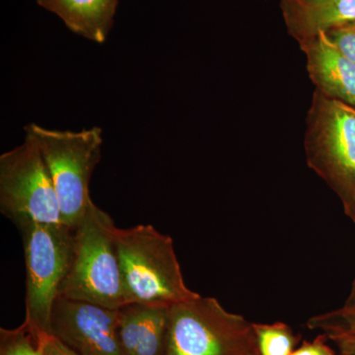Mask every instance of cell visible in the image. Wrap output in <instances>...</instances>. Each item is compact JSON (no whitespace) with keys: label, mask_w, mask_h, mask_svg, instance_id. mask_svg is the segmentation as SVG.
Instances as JSON below:
<instances>
[{"label":"cell","mask_w":355,"mask_h":355,"mask_svg":"<svg viewBox=\"0 0 355 355\" xmlns=\"http://www.w3.org/2000/svg\"><path fill=\"white\" fill-rule=\"evenodd\" d=\"M328 338L321 334L312 342H303L297 349H294L291 355H336L335 350L327 345Z\"/></svg>","instance_id":"cell-17"},{"label":"cell","mask_w":355,"mask_h":355,"mask_svg":"<svg viewBox=\"0 0 355 355\" xmlns=\"http://www.w3.org/2000/svg\"><path fill=\"white\" fill-rule=\"evenodd\" d=\"M280 7L299 44L355 22V0H280Z\"/></svg>","instance_id":"cell-11"},{"label":"cell","mask_w":355,"mask_h":355,"mask_svg":"<svg viewBox=\"0 0 355 355\" xmlns=\"http://www.w3.org/2000/svg\"><path fill=\"white\" fill-rule=\"evenodd\" d=\"M307 58L308 73L321 94L355 108V64L321 33L300 44Z\"/></svg>","instance_id":"cell-9"},{"label":"cell","mask_w":355,"mask_h":355,"mask_svg":"<svg viewBox=\"0 0 355 355\" xmlns=\"http://www.w3.org/2000/svg\"><path fill=\"white\" fill-rule=\"evenodd\" d=\"M343 28H345V27H343ZM347 28H349V29L354 30V31H355V22L352 23V24L347 26Z\"/></svg>","instance_id":"cell-21"},{"label":"cell","mask_w":355,"mask_h":355,"mask_svg":"<svg viewBox=\"0 0 355 355\" xmlns=\"http://www.w3.org/2000/svg\"><path fill=\"white\" fill-rule=\"evenodd\" d=\"M125 305L171 307L197 297L184 282L174 242L150 224L114 230Z\"/></svg>","instance_id":"cell-1"},{"label":"cell","mask_w":355,"mask_h":355,"mask_svg":"<svg viewBox=\"0 0 355 355\" xmlns=\"http://www.w3.org/2000/svg\"><path fill=\"white\" fill-rule=\"evenodd\" d=\"M329 38L342 51L345 57L355 64V31L349 28H340L327 33Z\"/></svg>","instance_id":"cell-16"},{"label":"cell","mask_w":355,"mask_h":355,"mask_svg":"<svg viewBox=\"0 0 355 355\" xmlns=\"http://www.w3.org/2000/svg\"><path fill=\"white\" fill-rule=\"evenodd\" d=\"M345 305H355V279L354 282H352V289H350L349 297L347 298V301H345Z\"/></svg>","instance_id":"cell-20"},{"label":"cell","mask_w":355,"mask_h":355,"mask_svg":"<svg viewBox=\"0 0 355 355\" xmlns=\"http://www.w3.org/2000/svg\"><path fill=\"white\" fill-rule=\"evenodd\" d=\"M165 355L261 354L253 323L198 294L169 308Z\"/></svg>","instance_id":"cell-5"},{"label":"cell","mask_w":355,"mask_h":355,"mask_svg":"<svg viewBox=\"0 0 355 355\" xmlns=\"http://www.w3.org/2000/svg\"><path fill=\"white\" fill-rule=\"evenodd\" d=\"M17 228L26 268L24 323L42 343L53 336L51 312L69 275L76 227L32 222Z\"/></svg>","instance_id":"cell-2"},{"label":"cell","mask_w":355,"mask_h":355,"mask_svg":"<svg viewBox=\"0 0 355 355\" xmlns=\"http://www.w3.org/2000/svg\"><path fill=\"white\" fill-rule=\"evenodd\" d=\"M312 331H321L336 345L340 355H355V305L311 317L306 324Z\"/></svg>","instance_id":"cell-13"},{"label":"cell","mask_w":355,"mask_h":355,"mask_svg":"<svg viewBox=\"0 0 355 355\" xmlns=\"http://www.w3.org/2000/svg\"><path fill=\"white\" fill-rule=\"evenodd\" d=\"M42 355H78L53 336H46L42 343Z\"/></svg>","instance_id":"cell-18"},{"label":"cell","mask_w":355,"mask_h":355,"mask_svg":"<svg viewBox=\"0 0 355 355\" xmlns=\"http://www.w3.org/2000/svg\"><path fill=\"white\" fill-rule=\"evenodd\" d=\"M254 324L261 355H291L299 342V336L282 322Z\"/></svg>","instance_id":"cell-14"},{"label":"cell","mask_w":355,"mask_h":355,"mask_svg":"<svg viewBox=\"0 0 355 355\" xmlns=\"http://www.w3.org/2000/svg\"><path fill=\"white\" fill-rule=\"evenodd\" d=\"M0 355H42V343L23 322L14 329H0Z\"/></svg>","instance_id":"cell-15"},{"label":"cell","mask_w":355,"mask_h":355,"mask_svg":"<svg viewBox=\"0 0 355 355\" xmlns=\"http://www.w3.org/2000/svg\"><path fill=\"white\" fill-rule=\"evenodd\" d=\"M306 160L342 200L355 186V108L316 90L307 116Z\"/></svg>","instance_id":"cell-6"},{"label":"cell","mask_w":355,"mask_h":355,"mask_svg":"<svg viewBox=\"0 0 355 355\" xmlns=\"http://www.w3.org/2000/svg\"><path fill=\"white\" fill-rule=\"evenodd\" d=\"M119 309L60 296L51 312V335L78 355H121Z\"/></svg>","instance_id":"cell-8"},{"label":"cell","mask_w":355,"mask_h":355,"mask_svg":"<svg viewBox=\"0 0 355 355\" xmlns=\"http://www.w3.org/2000/svg\"><path fill=\"white\" fill-rule=\"evenodd\" d=\"M25 132L36 141L50 174L62 223L76 227L93 202L89 184L101 159V128L64 132L30 123L26 125Z\"/></svg>","instance_id":"cell-4"},{"label":"cell","mask_w":355,"mask_h":355,"mask_svg":"<svg viewBox=\"0 0 355 355\" xmlns=\"http://www.w3.org/2000/svg\"><path fill=\"white\" fill-rule=\"evenodd\" d=\"M76 34L95 43L106 41L119 0H36Z\"/></svg>","instance_id":"cell-12"},{"label":"cell","mask_w":355,"mask_h":355,"mask_svg":"<svg viewBox=\"0 0 355 355\" xmlns=\"http://www.w3.org/2000/svg\"><path fill=\"white\" fill-rule=\"evenodd\" d=\"M169 308L127 304L119 309L118 336L121 355H165Z\"/></svg>","instance_id":"cell-10"},{"label":"cell","mask_w":355,"mask_h":355,"mask_svg":"<svg viewBox=\"0 0 355 355\" xmlns=\"http://www.w3.org/2000/svg\"><path fill=\"white\" fill-rule=\"evenodd\" d=\"M0 212L16 227L32 222L64 224L53 181L28 133L20 146L0 156Z\"/></svg>","instance_id":"cell-7"},{"label":"cell","mask_w":355,"mask_h":355,"mask_svg":"<svg viewBox=\"0 0 355 355\" xmlns=\"http://www.w3.org/2000/svg\"><path fill=\"white\" fill-rule=\"evenodd\" d=\"M345 214L355 223V186L349 200L343 203Z\"/></svg>","instance_id":"cell-19"},{"label":"cell","mask_w":355,"mask_h":355,"mask_svg":"<svg viewBox=\"0 0 355 355\" xmlns=\"http://www.w3.org/2000/svg\"><path fill=\"white\" fill-rule=\"evenodd\" d=\"M114 228L112 217L91 203L74 230L71 263L60 296L112 309L125 305Z\"/></svg>","instance_id":"cell-3"}]
</instances>
